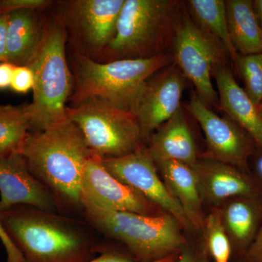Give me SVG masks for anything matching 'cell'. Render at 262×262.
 I'll list each match as a JSON object with an SVG mask.
<instances>
[{"mask_svg": "<svg viewBox=\"0 0 262 262\" xmlns=\"http://www.w3.org/2000/svg\"><path fill=\"white\" fill-rule=\"evenodd\" d=\"M35 83L34 74L29 66H15L10 89L18 94H26L33 91Z\"/></svg>", "mask_w": 262, "mask_h": 262, "instance_id": "27", "label": "cell"}, {"mask_svg": "<svg viewBox=\"0 0 262 262\" xmlns=\"http://www.w3.org/2000/svg\"><path fill=\"white\" fill-rule=\"evenodd\" d=\"M74 106L89 98H97L122 110L134 113L146 81L173 63L168 53L146 58H123L100 63L76 53Z\"/></svg>", "mask_w": 262, "mask_h": 262, "instance_id": "4", "label": "cell"}, {"mask_svg": "<svg viewBox=\"0 0 262 262\" xmlns=\"http://www.w3.org/2000/svg\"><path fill=\"white\" fill-rule=\"evenodd\" d=\"M52 4L49 0H0V15L9 14L18 10H45Z\"/></svg>", "mask_w": 262, "mask_h": 262, "instance_id": "28", "label": "cell"}, {"mask_svg": "<svg viewBox=\"0 0 262 262\" xmlns=\"http://www.w3.org/2000/svg\"><path fill=\"white\" fill-rule=\"evenodd\" d=\"M81 203L82 211L86 208H98L146 215L165 213L140 193L113 177L105 168L102 158L93 154L82 176Z\"/></svg>", "mask_w": 262, "mask_h": 262, "instance_id": "9", "label": "cell"}, {"mask_svg": "<svg viewBox=\"0 0 262 262\" xmlns=\"http://www.w3.org/2000/svg\"><path fill=\"white\" fill-rule=\"evenodd\" d=\"M147 149L155 163L173 160L192 167L199 158L182 107L150 137Z\"/></svg>", "mask_w": 262, "mask_h": 262, "instance_id": "19", "label": "cell"}, {"mask_svg": "<svg viewBox=\"0 0 262 262\" xmlns=\"http://www.w3.org/2000/svg\"><path fill=\"white\" fill-rule=\"evenodd\" d=\"M0 241L6 251V262H24L21 253L10 237L1 219H0Z\"/></svg>", "mask_w": 262, "mask_h": 262, "instance_id": "30", "label": "cell"}, {"mask_svg": "<svg viewBox=\"0 0 262 262\" xmlns=\"http://www.w3.org/2000/svg\"><path fill=\"white\" fill-rule=\"evenodd\" d=\"M30 130L27 106L0 105V158L20 153Z\"/></svg>", "mask_w": 262, "mask_h": 262, "instance_id": "23", "label": "cell"}, {"mask_svg": "<svg viewBox=\"0 0 262 262\" xmlns=\"http://www.w3.org/2000/svg\"><path fill=\"white\" fill-rule=\"evenodd\" d=\"M155 163L165 187L182 207L194 233L201 234L206 214L194 170L173 160Z\"/></svg>", "mask_w": 262, "mask_h": 262, "instance_id": "17", "label": "cell"}, {"mask_svg": "<svg viewBox=\"0 0 262 262\" xmlns=\"http://www.w3.org/2000/svg\"><path fill=\"white\" fill-rule=\"evenodd\" d=\"M85 262H137L128 253L100 246L99 252L96 257Z\"/></svg>", "mask_w": 262, "mask_h": 262, "instance_id": "29", "label": "cell"}, {"mask_svg": "<svg viewBox=\"0 0 262 262\" xmlns=\"http://www.w3.org/2000/svg\"><path fill=\"white\" fill-rule=\"evenodd\" d=\"M176 262H213L202 233H187L185 244Z\"/></svg>", "mask_w": 262, "mask_h": 262, "instance_id": "26", "label": "cell"}, {"mask_svg": "<svg viewBox=\"0 0 262 262\" xmlns=\"http://www.w3.org/2000/svg\"><path fill=\"white\" fill-rule=\"evenodd\" d=\"M61 213L53 193L32 173L20 153L0 158V212L15 206Z\"/></svg>", "mask_w": 262, "mask_h": 262, "instance_id": "14", "label": "cell"}, {"mask_svg": "<svg viewBox=\"0 0 262 262\" xmlns=\"http://www.w3.org/2000/svg\"><path fill=\"white\" fill-rule=\"evenodd\" d=\"M173 48V63L194 84L198 98L208 107L219 108L212 76L219 67L225 65L223 48L189 17H185L177 26Z\"/></svg>", "mask_w": 262, "mask_h": 262, "instance_id": "8", "label": "cell"}, {"mask_svg": "<svg viewBox=\"0 0 262 262\" xmlns=\"http://www.w3.org/2000/svg\"><path fill=\"white\" fill-rule=\"evenodd\" d=\"M125 0H76L70 2L67 16L82 42L93 51H103L115 35Z\"/></svg>", "mask_w": 262, "mask_h": 262, "instance_id": "15", "label": "cell"}, {"mask_svg": "<svg viewBox=\"0 0 262 262\" xmlns=\"http://www.w3.org/2000/svg\"><path fill=\"white\" fill-rule=\"evenodd\" d=\"M66 115L80 129L91 153L103 160L126 156L146 145L135 116L100 98L67 107Z\"/></svg>", "mask_w": 262, "mask_h": 262, "instance_id": "7", "label": "cell"}, {"mask_svg": "<svg viewBox=\"0 0 262 262\" xmlns=\"http://www.w3.org/2000/svg\"><path fill=\"white\" fill-rule=\"evenodd\" d=\"M103 163L113 177L175 217L187 233H194L182 207L165 187L146 145L126 156L103 160Z\"/></svg>", "mask_w": 262, "mask_h": 262, "instance_id": "11", "label": "cell"}, {"mask_svg": "<svg viewBox=\"0 0 262 262\" xmlns=\"http://www.w3.org/2000/svg\"><path fill=\"white\" fill-rule=\"evenodd\" d=\"M238 262H262V224L256 237Z\"/></svg>", "mask_w": 262, "mask_h": 262, "instance_id": "31", "label": "cell"}, {"mask_svg": "<svg viewBox=\"0 0 262 262\" xmlns=\"http://www.w3.org/2000/svg\"><path fill=\"white\" fill-rule=\"evenodd\" d=\"M202 236L213 262H229L232 248L216 208L206 215Z\"/></svg>", "mask_w": 262, "mask_h": 262, "instance_id": "24", "label": "cell"}, {"mask_svg": "<svg viewBox=\"0 0 262 262\" xmlns=\"http://www.w3.org/2000/svg\"><path fill=\"white\" fill-rule=\"evenodd\" d=\"M258 114H259V116L260 117H261L262 121V102L260 103L259 106H258Z\"/></svg>", "mask_w": 262, "mask_h": 262, "instance_id": "36", "label": "cell"}, {"mask_svg": "<svg viewBox=\"0 0 262 262\" xmlns=\"http://www.w3.org/2000/svg\"><path fill=\"white\" fill-rule=\"evenodd\" d=\"M82 213L88 225L121 243L137 262H176L187 239L180 222L166 212L146 215L86 208Z\"/></svg>", "mask_w": 262, "mask_h": 262, "instance_id": "3", "label": "cell"}, {"mask_svg": "<svg viewBox=\"0 0 262 262\" xmlns=\"http://www.w3.org/2000/svg\"><path fill=\"white\" fill-rule=\"evenodd\" d=\"M230 243L232 255L241 257L262 224V195L237 196L216 207Z\"/></svg>", "mask_w": 262, "mask_h": 262, "instance_id": "16", "label": "cell"}, {"mask_svg": "<svg viewBox=\"0 0 262 262\" xmlns=\"http://www.w3.org/2000/svg\"><path fill=\"white\" fill-rule=\"evenodd\" d=\"M185 85L186 77L174 63L146 81L133 113L146 144L181 108Z\"/></svg>", "mask_w": 262, "mask_h": 262, "instance_id": "12", "label": "cell"}, {"mask_svg": "<svg viewBox=\"0 0 262 262\" xmlns=\"http://www.w3.org/2000/svg\"><path fill=\"white\" fill-rule=\"evenodd\" d=\"M213 77L218 89L219 108L244 129L256 145L262 149V121L257 106L239 85L225 64L216 69Z\"/></svg>", "mask_w": 262, "mask_h": 262, "instance_id": "18", "label": "cell"}, {"mask_svg": "<svg viewBox=\"0 0 262 262\" xmlns=\"http://www.w3.org/2000/svg\"><path fill=\"white\" fill-rule=\"evenodd\" d=\"M192 168L203 206L209 210L234 196L262 195V178L251 170L200 157Z\"/></svg>", "mask_w": 262, "mask_h": 262, "instance_id": "13", "label": "cell"}, {"mask_svg": "<svg viewBox=\"0 0 262 262\" xmlns=\"http://www.w3.org/2000/svg\"><path fill=\"white\" fill-rule=\"evenodd\" d=\"M67 27L62 18L45 26L37 56L29 67L34 74L32 103L27 105L30 130H43L67 120L66 103L72 78L66 55Z\"/></svg>", "mask_w": 262, "mask_h": 262, "instance_id": "5", "label": "cell"}, {"mask_svg": "<svg viewBox=\"0 0 262 262\" xmlns=\"http://www.w3.org/2000/svg\"><path fill=\"white\" fill-rule=\"evenodd\" d=\"M9 14L0 15V63L7 60V28Z\"/></svg>", "mask_w": 262, "mask_h": 262, "instance_id": "33", "label": "cell"}, {"mask_svg": "<svg viewBox=\"0 0 262 262\" xmlns=\"http://www.w3.org/2000/svg\"><path fill=\"white\" fill-rule=\"evenodd\" d=\"M188 110L205 134L206 150L200 158L217 160L245 170L256 145L251 136L232 120L216 115L193 92Z\"/></svg>", "mask_w": 262, "mask_h": 262, "instance_id": "10", "label": "cell"}, {"mask_svg": "<svg viewBox=\"0 0 262 262\" xmlns=\"http://www.w3.org/2000/svg\"><path fill=\"white\" fill-rule=\"evenodd\" d=\"M188 5L196 25L218 43L234 63H237L239 55L229 35L226 1L190 0Z\"/></svg>", "mask_w": 262, "mask_h": 262, "instance_id": "22", "label": "cell"}, {"mask_svg": "<svg viewBox=\"0 0 262 262\" xmlns=\"http://www.w3.org/2000/svg\"><path fill=\"white\" fill-rule=\"evenodd\" d=\"M45 26L36 10L9 13L7 28V60L15 66H29L37 56Z\"/></svg>", "mask_w": 262, "mask_h": 262, "instance_id": "20", "label": "cell"}, {"mask_svg": "<svg viewBox=\"0 0 262 262\" xmlns=\"http://www.w3.org/2000/svg\"><path fill=\"white\" fill-rule=\"evenodd\" d=\"M229 35L239 56L262 53V32L251 0L226 1Z\"/></svg>", "mask_w": 262, "mask_h": 262, "instance_id": "21", "label": "cell"}, {"mask_svg": "<svg viewBox=\"0 0 262 262\" xmlns=\"http://www.w3.org/2000/svg\"><path fill=\"white\" fill-rule=\"evenodd\" d=\"M0 219L24 262H85L99 252L85 225L61 213L18 206Z\"/></svg>", "mask_w": 262, "mask_h": 262, "instance_id": "2", "label": "cell"}, {"mask_svg": "<svg viewBox=\"0 0 262 262\" xmlns=\"http://www.w3.org/2000/svg\"><path fill=\"white\" fill-rule=\"evenodd\" d=\"M236 65L244 81L245 91L258 107L262 102V53L239 56Z\"/></svg>", "mask_w": 262, "mask_h": 262, "instance_id": "25", "label": "cell"}, {"mask_svg": "<svg viewBox=\"0 0 262 262\" xmlns=\"http://www.w3.org/2000/svg\"><path fill=\"white\" fill-rule=\"evenodd\" d=\"M20 154L29 170L56 198L60 212L82 211L81 184L92 153L78 127L63 120L43 130H30Z\"/></svg>", "mask_w": 262, "mask_h": 262, "instance_id": "1", "label": "cell"}, {"mask_svg": "<svg viewBox=\"0 0 262 262\" xmlns=\"http://www.w3.org/2000/svg\"><path fill=\"white\" fill-rule=\"evenodd\" d=\"M177 5L171 0H125L115 35L105 49L108 56L117 60L165 53Z\"/></svg>", "mask_w": 262, "mask_h": 262, "instance_id": "6", "label": "cell"}, {"mask_svg": "<svg viewBox=\"0 0 262 262\" xmlns=\"http://www.w3.org/2000/svg\"><path fill=\"white\" fill-rule=\"evenodd\" d=\"M257 169H258V175H259L260 177L262 178V158L260 159L259 161L257 164Z\"/></svg>", "mask_w": 262, "mask_h": 262, "instance_id": "35", "label": "cell"}, {"mask_svg": "<svg viewBox=\"0 0 262 262\" xmlns=\"http://www.w3.org/2000/svg\"><path fill=\"white\" fill-rule=\"evenodd\" d=\"M15 67L8 61L0 63V91L10 89Z\"/></svg>", "mask_w": 262, "mask_h": 262, "instance_id": "32", "label": "cell"}, {"mask_svg": "<svg viewBox=\"0 0 262 262\" xmlns=\"http://www.w3.org/2000/svg\"><path fill=\"white\" fill-rule=\"evenodd\" d=\"M253 3L258 24H259L262 32V0H254L253 1Z\"/></svg>", "mask_w": 262, "mask_h": 262, "instance_id": "34", "label": "cell"}]
</instances>
